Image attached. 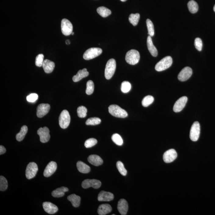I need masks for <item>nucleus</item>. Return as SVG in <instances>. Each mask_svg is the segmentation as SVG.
Returning a JSON list of instances; mask_svg holds the SVG:
<instances>
[{
	"instance_id": "30",
	"label": "nucleus",
	"mask_w": 215,
	"mask_h": 215,
	"mask_svg": "<svg viewBox=\"0 0 215 215\" xmlns=\"http://www.w3.org/2000/svg\"><path fill=\"white\" fill-rule=\"evenodd\" d=\"M188 7L190 12L192 13H195L199 10V6L196 1L191 0L189 1L187 5Z\"/></svg>"
},
{
	"instance_id": "3",
	"label": "nucleus",
	"mask_w": 215,
	"mask_h": 215,
	"mask_svg": "<svg viewBox=\"0 0 215 215\" xmlns=\"http://www.w3.org/2000/svg\"><path fill=\"white\" fill-rule=\"evenodd\" d=\"M173 59L170 56H167L158 62L155 66V69L157 71H161L167 70L171 66Z\"/></svg>"
},
{
	"instance_id": "18",
	"label": "nucleus",
	"mask_w": 215,
	"mask_h": 215,
	"mask_svg": "<svg viewBox=\"0 0 215 215\" xmlns=\"http://www.w3.org/2000/svg\"><path fill=\"white\" fill-rule=\"evenodd\" d=\"M43 207L45 212L49 214H54L58 210L57 206L50 202H44L43 204Z\"/></svg>"
},
{
	"instance_id": "48",
	"label": "nucleus",
	"mask_w": 215,
	"mask_h": 215,
	"mask_svg": "<svg viewBox=\"0 0 215 215\" xmlns=\"http://www.w3.org/2000/svg\"><path fill=\"white\" fill-rule=\"evenodd\" d=\"M213 10H214V11L215 12V5H214V7H213Z\"/></svg>"
},
{
	"instance_id": "1",
	"label": "nucleus",
	"mask_w": 215,
	"mask_h": 215,
	"mask_svg": "<svg viewBox=\"0 0 215 215\" xmlns=\"http://www.w3.org/2000/svg\"><path fill=\"white\" fill-rule=\"evenodd\" d=\"M109 113L112 115L117 118H125L128 116V114L126 110L117 105H113L110 106L109 107Z\"/></svg>"
},
{
	"instance_id": "26",
	"label": "nucleus",
	"mask_w": 215,
	"mask_h": 215,
	"mask_svg": "<svg viewBox=\"0 0 215 215\" xmlns=\"http://www.w3.org/2000/svg\"><path fill=\"white\" fill-rule=\"evenodd\" d=\"M69 191V189L67 187H61L56 189L52 192V196L55 198L62 197L65 195V193Z\"/></svg>"
},
{
	"instance_id": "41",
	"label": "nucleus",
	"mask_w": 215,
	"mask_h": 215,
	"mask_svg": "<svg viewBox=\"0 0 215 215\" xmlns=\"http://www.w3.org/2000/svg\"><path fill=\"white\" fill-rule=\"evenodd\" d=\"M97 143V140L95 138H90L86 140L84 143V146L86 148H91L94 146Z\"/></svg>"
},
{
	"instance_id": "2",
	"label": "nucleus",
	"mask_w": 215,
	"mask_h": 215,
	"mask_svg": "<svg viewBox=\"0 0 215 215\" xmlns=\"http://www.w3.org/2000/svg\"><path fill=\"white\" fill-rule=\"evenodd\" d=\"M125 59L126 62L129 64L135 65L139 62L140 54L137 50L131 49L126 53Z\"/></svg>"
},
{
	"instance_id": "32",
	"label": "nucleus",
	"mask_w": 215,
	"mask_h": 215,
	"mask_svg": "<svg viewBox=\"0 0 215 215\" xmlns=\"http://www.w3.org/2000/svg\"><path fill=\"white\" fill-rule=\"evenodd\" d=\"M154 100V99L153 96L150 95L146 96L142 101V105L145 107H147L153 102Z\"/></svg>"
},
{
	"instance_id": "27",
	"label": "nucleus",
	"mask_w": 215,
	"mask_h": 215,
	"mask_svg": "<svg viewBox=\"0 0 215 215\" xmlns=\"http://www.w3.org/2000/svg\"><path fill=\"white\" fill-rule=\"evenodd\" d=\"M78 170L83 173H88L91 171V168L89 166L82 161H78L77 163Z\"/></svg>"
},
{
	"instance_id": "35",
	"label": "nucleus",
	"mask_w": 215,
	"mask_h": 215,
	"mask_svg": "<svg viewBox=\"0 0 215 215\" xmlns=\"http://www.w3.org/2000/svg\"><path fill=\"white\" fill-rule=\"evenodd\" d=\"M8 186V182L7 180L5 177L1 176L0 177V191H3L7 189Z\"/></svg>"
},
{
	"instance_id": "33",
	"label": "nucleus",
	"mask_w": 215,
	"mask_h": 215,
	"mask_svg": "<svg viewBox=\"0 0 215 215\" xmlns=\"http://www.w3.org/2000/svg\"><path fill=\"white\" fill-rule=\"evenodd\" d=\"M146 24L148 31V34L151 37H153L155 34L153 23L150 20L148 19L146 20Z\"/></svg>"
},
{
	"instance_id": "38",
	"label": "nucleus",
	"mask_w": 215,
	"mask_h": 215,
	"mask_svg": "<svg viewBox=\"0 0 215 215\" xmlns=\"http://www.w3.org/2000/svg\"><path fill=\"white\" fill-rule=\"evenodd\" d=\"M94 91V84L92 81L89 80L87 82L86 93L87 95H91Z\"/></svg>"
},
{
	"instance_id": "37",
	"label": "nucleus",
	"mask_w": 215,
	"mask_h": 215,
	"mask_svg": "<svg viewBox=\"0 0 215 215\" xmlns=\"http://www.w3.org/2000/svg\"><path fill=\"white\" fill-rule=\"evenodd\" d=\"M87 110L84 106H80L78 108L77 113L78 116L81 118H84L87 116Z\"/></svg>"
},
{
	"instance_id": "31",
	"label": "nucleus",
	"mask_w": 215,
	"mask_h": 215,
	"mask_svg": "<svg viewBox=\"0 0 215 215\" xmlns=\"http://www.w3.org/2000/svg\"><path fill=\"white\" fill-rule=\"evenodd\" d=\"M140 19V14L139 13L131 14L129 16V20L133 25L136 26L138 23Z\"/></svg>"
},
{
	"instance_id": "8",
	"label": "nucleus",
	"mask_w": 215,
	"mask_h": 215,
	"mask_svg": "<svg viewBox=\"0 0 215 215\" xmlns=\"http://www.w3.org/2000/svg\"><path fill=\"white\" fill-rule=\"evenodd\" d=\"M38 171V167L34 162L30 163L27 165L26 170V177L28 179L34 178Z\"/></svg>"
},
{
	"instance_id": "9",
	"label": "nucleus",
	"mask_w": 215,
	"mask_h": 215,
	"mask_svg": "<svg viewBox=\"0 0 215 215\" xmlns=\"http://www.w3.org/2000/svg\"><path fill=\"white\" fill-rule=\"evenodd\" d=\"M61 30L63 34L65 36H68L73 32V25L68 20L64 19L61 23Z\"/></svg>"
},
{
	"instance_id": "22",
	"label": "nucleus",
	"mask_w": 215,
	"mask_h": 215,
	"mask_svg": "<svg viewBox=\"0 0 215 215\" xmlns=\"http://www.w3.org/2000/svg\"><path fill=\"white\" fill-rule=\"evenodd\" d=\"M147 46L149 51L153 57H157L158 52L156 47L154 45L151 36H149L147 38Z\"/></svg>"
},
{
	"instance_id": "46",
	"label": "nucleus",
	"mask_w": 215,
	"mask_h": 215,
	"mask_svg": "<svg viewBox=\"0 0 215 215\" xmlns=\"http://www.w3.org/2000/svg\"><path fill=\"white\" fill-rule=\"evenodd\" d=\"M66 44H67V45H70V40H66Z\"/></svg>"
},
{
	"instance_id": "17",
	"label": "nucleus",
	"mask_w": 215,
	"mask_h": 215,
	"mask_svg": "<svg viewBox=\"0 0 215 215\" xmlns=\"http://www.w3.org/2000/svg\"><path fill=\"white\" fill-rule=\"evenodd\" d=\"M117 208L119 213L122 215L127 214L128 210V203L124 199H121L118 202Z\"/></svg>"
},
{
	"instance_id": "4",
	"label": "nucleus",
	"mask_w": 215,
	"mask_h": 215,
	"mask_svg": "<svg viewBox=\"0 0 215 215\" xmlns=\"http://www.w3.org/2000/svg\"><path fill=\"white\" fill-rule=\"evenodd\" d=\"M116 69V62L114 59H111L108 61L106 66L105 77L106 79H110L114 74Z\"/></svg>"
},
{
	"instance_id": "10",
	"label": "nucleus",
	"mask_w": 215,
	"mask_h": 215,
	"mask_svg": "<svg viewBox=\"0 0 215 215\" xmlns=\"http://www.w3.org/2000/svg\"><path fill=\"white\" fill-rule=\"evenodd\" d=\"M37 134L40 136V141L41 142H48L50 139L49 130L47 127H40L38 130Z\"/></svg>"
},
{
	"instance_id": "23",
	"label": "nucleus",
	"mask_w": 215,
	"mask_h": 215,
	"mask_svg": "<svg viewBox=\"0 0 215 215\" xmlns=\"http://www.w3.org/2000/svg\"><path fill=\"white\" fill-rule=\"evenodd\" d=\"M112 208L109 204H103L100 205L98 209V213L99 215H105L111 212Z\"/></svg>"
},
{
	"instance_id": "47",
	"label": "nucleus",
	"mask_w": 215,
	"mask_h": 215,
	"mask_svg": "<svg viewBox=\"0 0 215 215\" xmlns=\"http://www.w3.org/2000/svg\"><path fill=\"white\" fill-rule=\"evenodd\" d=\"M120 1H122V2H125V1H127V0H120Z\"/></svg>"
},
{
	"instance_id": "14",
	"label": "nucleus",
	"mask_w": 215,
	"mask_h": 215,
	"mask_svg": "<svg viewBox=\"0 0 215 215\" xmlns=\"http://www.w3.org/2000/svg\"><path fill=\"white\" fill-rule=\"evenodd\" d=\"M177 157V152L174 149L168 150L164 153L163 159L164 162L170 163L173 162Z\"/></svg>"
},
{
	"instance_id": "15",
	"label": "nucleus",
	"mask_w": 215,
	"mask_h": 215,
	"mask_svg": "<svg viewBox=\"0 0 215 215\" xmlns=\"http://www.w3.org/2000/svg\"><path fill=\"white\" fill-rule=\"evenodd\" d=\"M50 109V106L48 104H41L37 108V116L38 118L44 117L49 113Z\"/></svg>"
},
{
	"instance_id": "28",
	"label": "nucleus",
	"mask_w": 215,
	"mask_h": 215,
	"mask_svg": "<svg viewBox=\"0 0 215 215\" xmlns=\"http://www.w3.org/2000/svg\"><path fill=\"white\" fill-rule=\"evenodd\" d=\"M28 128L27 126H23L21 128L20 131L16 134V139L19 142L22 141L24 138L25 136L28 132Z\"/></svg>"
},
{
	"instance_id": "42",
	"label": "nucleus",
	"mask_w": 215,
	"mask_h": 215,
	"mask_svg": "<svg viewBox=\"0 0 215 215\" xmlns=\"http://www.w3.org/2000/svg\"><path fill=\"white\" fill-rule=\"evenodd\" d=\"M44 56L42 54L38 55L36 56L35 64L38 67H41L42 66L43 62H44Z\"/></svg>"
},
{
	"instance_id": "13",
	"label": "nucleus",
	"mask_w": 215,
	"mask_h": 215,
	"mask_svg": "<svg viewBox=\"0 0 215 215\" xmlns=\"http://www.w3.org/2000/svg\"><path fill=\"white\" fill-rule=\"evenodd\" d=\"M188 98L186 96H183L177 100L173 106V111L175 113H178L183 110L187 103Z\"/></svg>"
},
{
	"instance_id": "40",
	"label": "nucleus",
	"mask_w": 215,
	"mask_h": 215,
	"mask_svg": "<svg viewBox=\"0 0 215 215\" xmlns=\"http://www.w3.org/2000/svg\"><path fill=\"white\" fill-rule=\"evenodd\" d=\"M116 167L118 171L122 175H126L127 173V170L125 169L123 163L120 161H118L116 163Z\"/></svg>"
},
{
	"instance_id": "21",
	"label": "nucleus",
	"mask_w": 215,
	"mask_h": 215,
	"mask_svg": "<svg viewBox=\"0 0 215 215\" xmlns=\"http://www.w3.org/2000/svg\"><path fill=\"white\" fill-rule=\"evenodd\" d=\"M88 161L92 165L99 166L102 165L103 161L101 157L97 155H92L88 158Z\"/></svg>"
},
{
	"instance_id": "43",
	"label": "nucleus",
	"mask_w": 215,
	"mask_h": 215,
	"mask_svg": "<svg viewBox=\"0 0 215 215\" xmlns=\"http://www.w3.org/2000/svg\"><path fill=\"white\" fill-rule=\"evenodd\" d=\"M195 48L199 51H202V48L203 44L201 39L199 38H197L195 39Z\"/></svg>"
},
{
	"instance_id": "25",
	"label": "nucleus",
	"mask_w": 215,
	"mask_h": 215,
	"mask_svg": "<svg viewBox=\"0 0 215 215\" xmlns=\"http://www.w3.org/2000/svg\"><path fill=\"white\" fill-rule=\"evenodd\" d=\"M67 199L71 202L73 206L77 208L80 206L81 197L75 194H72L67 197Z\"/></svg>"
},
{
	"instance_id": "16",
	"label": "nucleus",
	"mask_w": 215,
	"mask_h": 215,
	"mask_svg": "<svg viewBox=\"0 0 215 215\" xmlns=\"http://www.w3.org/2000/svg\"><path fill=\"white\" fill-rule=\"evenodd\" d=\"M57 164L54 161H51L47 165L44 170V177H50L56 170Z\"/></svg>"
},
{
	"instance_id": "5",
	"label": "nucleus",
	"mask_w": 215,
	"mask_h": 215,
	"mask_svg": "<svg viewBox=\"0 0 215 215\" xmlns=\"http://www.w3.org/2000/svg\"><path fill=\"white\" fill-rule=\"evenodd\" d=\"M70 120L71 118L68 111L66 110L62 111L59 118V125L61 128H67L70 124Z\"/></svg>"
},
{
	"instance_id": "12",
	"label": "nucleus",
	"mask_w": 215,
	"mask_h": 215,
	"mask_svg": "<svg viewBox=\"0 0 215 215\" xmlns=\"http://www.w3.org/2000/svg\"><path fill=\"white\" fill-rule=\"evenodd\" d=\"M192 74V70L189 67H186L182 69L178 75V80L185 81L191 77Z\"/></svg>"
},
{
	"instance_id": "6",
	"label": "nucleus",
	"mask_w": 215,
	"mask_h": 215,
	"mask_svg": "<svg viewBox=\"0 0 215 215\" xmlns=\"http://www.w3.org/2000/svg\"><path fill=\"white\" fill-rule=\"evenodd\" d=\"M102 49L98 48H92L87 49L83 54V58L88 60L95 58L102 53Z\"/></svg>"
},
{
	"instance_id": "45",
	"label": "nucleus",
	"mask_w": 215,
	"mask_h": 215,
	"mask_svg": "<svg viewBox=\"0 0 215 215\" xmlns=\"http://www.w3.org/2000/svg\"><path fill=\"white\" fill-rule=\"evenodd\" d=\"M6 152V149L3 146H0V155H2L4 154Z\"/></svg>"
},
{
	"instance_id": "11",
	"label": "nucleus",
	"mask_w": 215,
	"mask_h": 215,
	"mask_svg": "<svg viewBox=\"0 0 215 215\" xmlns=\"http://www.w3.org/2000/svg\"><path fill=\"white\" fill-rule=\"evenodd\" d=\"M101 185V182L96 179H86L82 183V187L85 189L90 187L98 189L99 188Z\"/></svg>"
},
{
	"instance_id": "34",
	"label": "nucleus",
	"mask_w": 215,
	"mask_h": 215,
	"mask_svg": "<svg viewBox=\"0 0 215 215\" xmlns=\"http://www.w3.org/2000/svg\"><path fill=\"white\" fill-rule=\"evenodd\" d=\"M113 141L117 145L121 146L123 145V140L122 137L118 134H115L112 136Z\"/></svg>"
},
{
	"instance_id": "29",
	"label": "nucleus",
	"mask_w": 215,
	"mask_h": 215,
	"mask_svg": "<svg viewBox=\"0 0 215 215\" xmlns=\"http://www.w3.org/2000/svg\"><path fill=\"white\" fill-rule=\"evenodd\" d=\"M97 12L100 16L104 18L106 17L111 14V11L104 6L99 7L97 9Z\"/></svg>"
},
{
	"instance_id": "39",
	"label": "nucleus",
	"mask_w": 215,
	"mask_h": 215,
	"mask_svg": "<svg viewBox=\"0 0 215 215\" xmlns=\"http://www.w3.org/2000/svg\"><path fill=\"white\" fill-rule=\"evenodd\" d=\"M131 88V84L128 81H124L121 84V90L123 93H127Z\"/></svg>"
},
{
	"instance_id": "19",
	"label": "nucleus",
	"mask_w": 215,
	"mask_h": 215,
	"mask_svg": "<svg viewBox=\"0 0 215 215\" xmlns=\"http://www.w3.org/2000/svg\"><path fill=\"white\" fill-rule=\"evenodd\" d=\"M114 199V195L112 193L104 191L100 192L98 197L99 201H110Z\"/></svg>"
},
{
	"instance_id": "20",
	"label": "nucleus",
	"mask_w": 215,
	"mask_h": 215,
	"mask_svg": "<svg viewBox=\"0 0 215 215\" xmlns=\"http://www.w3.org/2000/svg\"><path fill=\"white\" fill-rule=\"evenodd\" d=\"M54 63L48 59L44 60L42 65V67L44 71L46 73H52L54 70Z\"/></svg>"
},
{
	"instance_id": "7",
	"label": "nucleus",
	"mask_w": 215,
	"mask_h": 215,
	"mask_svg": "<svg viewBox=\"0 0 215 215\" xmlns=\"http://www.w3.org/2000/svg\"><path fill=\"white\" fill-rule=\"evenodd\" d=\"M200 124L198 122H194L192 126L190 131V137L192 141L196 142L200 136Z\"/></svg>"
},
{
	"instance_id": "24",
	"label": "nucleus",
	"mask_w": 215,
	"mask_h": 215,
	"mask_svg": "<svg viewBox=\"0 0 215 215\" xmlns=\"http://www.w3.org/2000/svg\"><path fill=\"white\" fill-rule=\"evenodd\" d=\"M89 75V73L87 71V69H83L78 71L76 75H74L73 77V81L75 82L80 81L83 78L86 77Z\"/></svg>"
},
{
	"instance_id": "44",
	"label": "nucleus",
	"mask_w": 215,
	"mask_h": 215,
	"mask_svg": "<svg viewBox=\"0 0 215 215\" xmlns=\"http://www.w3.org/2000/svg\"><path fill=\"white\" fill-rule=\"evenodd\" d=\"M38 95L37 94H31L27 96V99L29 102H34L38 99Z\"/></svg>"
},
{
	"instance_id": "49",
	"label": "nucleus",
	"mask_w": 215,
	"mask_h": 215,
	"mask_svg": "<svg viewBox=\"0 0 215 215\" xmlns=\"http://www.w3.org/2000/svg\"><path fill=\"white\" fill-rule=\"evenodd\" d=\"M74 34V33L73 32H72V33H71V34L72 35H73Z\"/></svg>"
},
{
	"instance_id": "36",
	"label": "nucleus",
	"mask_w": 215,
	"mask_h": 215,
	"mask_svg": "<svg viewBox=\"0 0 215 215\" xmlns=\"http://www.w3.org/2000/svg\"><path fill=\"white\" fill-rule=\"evenodd\" d=\"M101 122V120L99 118L94 117V118H90L87 120L86 122V124L95 126V125L100 124Z\"/></svg>"
}]
</instances>
